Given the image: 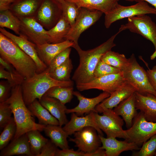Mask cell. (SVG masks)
I'll return each instance as SVG.
<instances>
[{
    "instance_id": "30",
    "label": "cell",
    "mask_w": 156,
    "mask_h": 156,
    "mask_svg": "<svg viewBox=\"0 0 156 156\" xmlns=\"http://www.w3.org/2000/svg\"><path fill=\"white\" fill-rule=\"evenodd\" d=\"M0 26L11 29L18 35L20 34V20L10 10L0 11Z\"/></svg>"
},
{
    "instance_id": "49",
    "label": "cell",
    "mask_w": 156,
    "mask_h": 156,
    "mask_svg": "<svg viewBox=\"0 0 156 156\" xmlns=\"http://www.w3.org/2000/svg\"><path fill=\"white\" fill-rule=\"evenodd\" d=\"M130 2H137L144 1L149 3L154 7L156 10V0H125Z\"/></svg>"
},
{
    "instance_id": "20",
    "label": "cell",
    "mask_w": 156,
    "mask_h": 156,
    "mask_svg": "<svg viewBox=\"0 0 156 156\" xmlns=\"http://www.w3.org/2000/svg\"><path fill=\"white\" fill-rule=\"evenodd\" d=\"M74 42L68 40L56 43H46L36 45V49L39 57L47 66L56 55L66 49L72 47Z\"/></svg>"
},
{
    "instance_id": "31",
    "label": "cell",
    "mask_w": 156,
    "mask_h": 156,
    "mask_svg": "<svg viewBox=\"0 0 156 156\" xmlns=\"http://www.w3.org/2000/svg\"><path fill=\"white\" fill-rule=\"evenodd\" d=\"M73 91V87L55 86L49 89L44 95L56 99L65 105L71 101Z\"/></svg>"
},
{
    "instance_id": "48",
    "label": "cell",
    "mask_w": 156,
    "mask_h": 156,
    "mask_svg": "<svg viewBox=\"0 0 156 156\" xmlns=\"http://www.w3.org/2000/svg\"><path fill=\"white\" fill-rule=\"evenodd\" d=\"M87 156H106L105 150L100 147L95 151L87 153Z\"/></svg>"
},
{
    "instance_id": "6",
    "label": "cell",
    "mask_w": 156,
    "mask_h": 156,
    "mask_svg": "<svg viewBox=\"0 0 156 156\" xmlns=\"http://www.w3.org/2000/svg\"><path fill=\"white\" fill-rule=\"evenodd\" d=\"M126 30L140 34L151 41L155 50L151 59L153 60L156 57V24L150 17L144 14L128 18L127 23L121 25L118 33Z\"/></svg>"
},
{
    "instance_id": "46",
    "label": "cell",
    "mask_w": 156,
    "mask_h": 156,
    "mask_svg": "<svg viewBox=\"0 0 156 156\" xmlns=\"http://www.w3.org/2000/svg\"><path fill=\"white\" fill-rule=\"evenodd\" d=\"M0 64L6 70L12 74L16 75H21L11 64L1 57Z\"/></svg>"
},
{
    "instance_id": "33",
    "label": "cell",
    "mask_w": 156,
    "mask_h": 156,
    "mask_svg": "<svg viewBox=\"0 0 156 156\" xmlns=\"http://www.w3.org/2000/svg\"><path fill=\"white\" fill-rule=\"evenodd\" d=\"M101 60L104 62L122 70L127 65L128 58L123 54L112 51H108L102 57Z\"/></svg>"
},
{
    "instance_id": "9",
    "label": "cell",
    "mask_w": 156,
    "mask_h": 156,
    "mask_svg": "<svg viewBox=\"0 0 156 156\" xmlns=\"http://www.w3.org/2000/svg\"><path fill=\"white\" fill-rule=\"evenodd\" d=\"M125 130L128 136L125 140L139 146L156 134V122L147 121L140 112L133 119L131 126Z\"/></svg>"
},
{
    "instance_id": "41",
    "label": "cell",
    "mask_w": 156,
    "mask_h": 156,
    "mask_svg": "<svg viewBox=\"0 0 156 156\" xmlns=\"http://www.w3.org/2000/svg\"><path fill=\"white\" fill-rule=\"evenodd\" d=\"M12 114L9 105L5 101L0 102V127L3 128L9 122Z\"/></svg>"
},
{
    "instance_id": "1",
    "label": "cell",
    "mask_w": 156,
    "mask_h": 156,
    "mask_svg": "<svg viewBox=\"0 0 156 156\" xmlns=\"http://www.w3.org/2000/svg\"><path fill=\"white\" fill-rule=\"evenodd\" d=\"M118 34L117 32L99 46L87 51L82 50L78 43H74L72 47L76 50L79 58V65L72 77L76 85L88 83L95 78L94 72L97 64L102 56L116 46L114 41Z\"/></svg>"
},
{
    "instance_id": "16",
    "label": "cell",
    "mask_w": 156,
    "mask_h": 156,
    "mask_svg": "<svg viewBox=\"0 0 156 156\" xmlns=\"http://www.w3.org/2000/svg\"><path fill=\"white\" fill-rule=\"evenodd\" d=\"M73 95L77 97L79 101V103L74 108L67 109L66 113H74L79 116H83L84 114H88L92 112H97L95 109L96 106L109 97L110 94L103 91L97 96L91 98L84 97L77 91H73Z\"/></svg>"
},
{
    "instance_id": "13",
    "label": "cell",
    "mask_w": 156,
    "mask_h": 156,
    "mask_svg": "<svg viewBox=\"0 0 156 156\" xmlns=\"http://www.w3.org/2000/svg\"><path fill=\"white\" fill-rule=\"evenodd\" d=\"M73 138L69 140L74 143L78 150L85 153L93 152L101 146L102 144L99 134L95 128L87 127L75 132Z\"/></svg>"
},
{
    "instance_id": "12",
    "label": "cell",
    "mask_w": 156,
    "mask_h": 156,
    "mask_svg": "<svg viewBox=\"0 0 156 156\" xmlns=\"http://www.w3.org/2000/svg\"><path fill=\"white\" fill-rule=\"evenodd\" d=\"M62 12V4L57 0H43L34 16L44 27L50 29L57 22Z\"/></svg>"
},
{
    "instance_id": "50",
    "label": "cell",
    "mask_w": 156,
    "mask_h": 156,
    "mask_svg": "<svg viewBox=\"0 0 156 156\" xmlns=\"http://www.w3.org/2000/svg\"><path fill=\"white\" fill-rule=\"evenodd\" d=\"M62 4L65 0H56Z\"/></svg>"
},
{
    "instance_id": "3",
    "label": "cell",
    "mask_w": 156,
    "mask_h": 156,
    "mask_svg": "<svg viewBox=\"0 0 156 156\" xmlns=\"http://www.w3.org/2000/svg\"><path fill=\"white\" fill-rule=\"evenodd\" d=\"M0 57L11 64L25 79L37 73L33 59L12 40L0 33Z\"/></svg>"
},
{
    "instance_id": "8",
    "label": "cell",
    "mask_w": 156,
    "mask_h": 156,
    "mask_svg": "<svg viewBox=\"0 0 156 156\" xmlns=\"http://www.w3.org/2000/svg\"><path fill=\"white\" fill-rule=\"evenodd\" d=\"M102 113V115H100L98 113L94 112L97 125L106 134L107 137L127 139V135L122 128L124 124L123 119L113 109H105Z\"/></svg>"
},
{
    "instance_id": "47",
    "label": "cell",
    "mask_w": 156,
    "mask_h": 156,
    "mask_svg": "<svg viewBox=\"0 0 156 156\" xmlns=\"http://www.w3.org/2000/svg\"><path fill=\"white\" fill-rule=\"evenodd\" d=\"M17 0H0V11L9 10L12 4Z\"/></svg>"
},
{
    "instance_id": "51",
    "label": "cell",
    "mask_w": 156,
    "mask_h": 156,
    "mask_svg": "<svg viewBox=\"0 0 156 156\" xmlns=\"http://www.w3.org/2000/svg\"><path fill=\"white\" fill-rule=\"evenodd\" d=\"M155 156H156V151H155V155H154Z\"/></svg>"
},
{
    "instance_id": "10",
    "label": "cell",
    "mask_w": 156,
    "mask_h": 156,
    "mask_svg": "<svg viewBox=\"0 0 156 156\" xmlns=\"http://www.w3.org/2000/svg\"><path fill=\"white\" fill-rule=\"evenodd\" d=\"M127 84L121 71L95 78L87 83L77 84L76 88L80 91L96 89L110 94Z\"/></svg>"
},
{
    "instance_id": "34",
    "label": "cell",
    "mask_w": 156,
    "mask_h": 156,
    "mask_svg": "<svg viewBox=\"0 0 156 156\" xmlns=\"http://www.w3.org/2000/svg\"><path fill=\"white\" fill-rule=\"evenodd\" d=\"M73 68L71 59L69 58L53 71L49 73L50 75L52 78L59 81H70V73Z\"/></svg>"
},
{
    "instance_id": "11",
    "label": "cell",
    "mask_w": 156,
    "mask_h": 156,
    "mask_svg": "<svg viewBox=\"0 0 156 156\" xmlns=\"http://www.w3.org/2000/svg\"><path fill=\"white\" fill-rule=\"evenodd\" d=\"M103 13L97 10L80 8L75 22L71 27L65 40L78 43V39L82 33L97 21Z\"/></svg>"
},
{
    "instance_id": "43",
    "label": "cell",
    "mask_w": 156,
    "mask_h": 156,
    "mask_svg": "<svg viewBox=\"0 0 156 156\" xmlns=\"http://www.w3.org/2000/svg\"><path fill=\"white\" fill-rule=\"evenodd\" d=\"M58 147L51 141L49 140L42 148L38 156H56Z\"/></svg>"
},
{
    "instance_id": "35",
    "label": "cell",
    "mask_w": 156,
    "mask_h": 156,
    "mask_svg": "<svg viewBox=\"0 0 156 156\" xmlns=\"http://www.w3.org/2000/svg\"><path fill=\"white\" fill-rule=\"evenodd\" d=\"M61 4L62 15L71 27L74 24L78 16L80 8L74 3L66 0H65Z\"/></svg>"
},
{
    "instance_id": "22",
    "label": "cell",
    "mask_w": 156,
    "mask_h": 156,
    "mask_svg": "<svg viewBox=\"0 0 156 156\" xmlns=\"http://www.w3.org/2000/svg\"><path fill=\"white\" fill-rule=\"evenodd\" d=\"M135 92L120 102L113 109L125 121L127 129L132 126L134 118L138 114L135 106Z\"/></svg>"
},
{
    "instance_id": "37",
    "label": "cell",
    "mask_w": 156,
    "mask_h": 156,
    "mask_svg": "<svg viewBox=\"0 0 156 156\" xmlns=\"http://www.w3.org/2000/svg\"><path fill=\"white\" fill-rule=\"evenodd\" d=\"M156 151V134L144 142L138 151L134 152L135 156H152Z\"/></svg>"
},
{
    "instance_id": "18",
    "label": "cell",
    "mask_w": 156,
    "mask_h": 156,
    "mask_svg": "<svg viewBox=\"0 0 156 156\" xmlns=\"http://www.w3.org/2000/svg\"><path fill=\"white\" fill-rule=\"evenodd\" d=\"M102 146L105 151L106 156H118L122 153L128 151L139 150L140 148L133 142L125 140L119 141L114 138L104 137L99 134Z\"/></svg>"
},
{
    "instance_id": "45",
    "label": "cell",
    "mask_w": 156,
    "mask_h": 156,
    "mask_svg": "<svg viewBox=\"0 0 156 156\" xmlns=\"http://www.w3.org/2000/svg\"><path fill=\"white\" fill-rule=\"evenodd\" d=\"M146 71L150 83L156 91V65L151 69L148 68Z\"/></svg>"
},
{
    "instance_id": "38",
    "label": "cell",
    "mask_w": 156,
    "mask_h": 156,
    "mask_svg": "<svg viewBox=\"0 0 156 156\" xmlns=\"http://www.w3.org/2000/svg\"><path fill=\"white\" fill-rule=\"evenodd\" d=\"M122 71L120 69L109 65L101 60L97 64L94 72L95 78L108 75L119 73Z\"/></svg>"
},
{
    "instance_id": "32",
    "label": "cell",
    "mask_w": 156,
    "mask_h": 156,
    "mask_svg": "<svg viewBox=\"0 0 156 156\" xmlns=\"http://www.w3.org/2000/svg\"><path fill=\"white\" fill-rule=\"evenodd\" d=\"M40 131L34 130L26 133L33 156H38L42 148L49 140L43 137Z\"/></svg>"
},
{
    "instance_id": "36",
    "label": "cell",
    "mask_w": 156,
    "mask_h": 156,
    "mask_svg": "<svg viewBox=\"0 0 156 156\" xmlns=\"http://www.w3.org/2000/svg\"><path fill=\"white\" fill-rule=\"evenodd\" d=\"M16 130V126L14 117L3 128L0 135V150H1L8 144L14 138Z\"/></svg>"
},
{
    "instance_id": "19",
    "label": "cell",
    "mask_w": 156,
    "mask_h": 156,
    "mask_svg": "<svg viewBox=\"0 0 156 156\" xmlns=\"http://www.w3.org/2000/svg\"><path fill=\"white\" fill-rule=\"evenodd\" d=\"M135 92L133 87L127 84L110 93L109 97L96 106V110L97 113H102L105 109H113Z\"/></svg>"
},
{
    "instance_id": "21",
    "label": "cell",
    "mask_w": 156,
    "mask_h": 156,
    "mask_svg": "<svg viewBox=\"0 0 156 156\" xmlns=\"http://www.w3.org/2000/svg\"><path fill=\"white\" fill-rule=\"evenodd\" d=\"M135 106L148 121L156 122V96L148 93L142 95L135 92Z\"/></svg>"
},
{
    "instance_id": "39",
    "label": "cell",
    "mask_w": 156,
    "mask_h": 156,
    "mask_svg": "<svg viewBox=\"0 0 156 156\" xmlns=\"http://www.w3.org/2000/svg\"><path fill=\"white\" fill-rule=\"evenodd\" d=\"M0 78L6 79L12 88L21 85L25 79L21 75H16L12 74L1 65H0Z\"/></svg>"
},
{
    "instance_id": "24",
    "label": "cell",
    "mask_w": 156,
    "mask_h": 156,
    "mask_svg": "<svg viewBox=\"0 0 156 156\" xmlns=\"http://www.w3.org/2000/svg\"><path fill=\"white\" fill-rule=\"evenodd\" d=\"M1 151L0 156L20 155L33 156L26 133L15 140H12L10 143Z\"/></svg>"
},
{
    "instance_id": "42",
    "label": "cell",
    "mask_w": 156,
    "mask_h": 156,
    "mask_svg": "<svg viewBox=\"0 0 156 156\" xmlns=\"http://www.w3.org/2000/svg\"><path fill=\"white\" fill-rule=\"evenodd\" d=\"M12 88L7 80L0 81V102L5 101L10 97Z\"/></svg>"
},
{
    "instance_id": "7",
    "label": "cell",
    "mask_w": 156,
    "mask_h": 156,
    "mask_svg": "<svg viewBox=\"0 0 156 156\" xmlns=\"http://www.w3.org/2000/svg\"><path fill=\"white\" fill-rule=\"evenodd\" d=\"M156 14V10L145 1L138 2L129 6H123L118 3L109 13L105 14L104 25L108 28L115 22L125 18L140 15Z\"/></svg>"
},
{
    "instance_id": "14",
    "label": "cell",
    "mask_w": 156,
    "mask_h": 156,
    "mask_svg": "<svg viewBox=\"0 0 156 156\" xmlns=\"http://www.w3.org/2000/svg\"><path fill=\"white\" fill-rule=\"evenodd\" d=\"M19 18L21 21L20 34L37 45L50 43L47 30L34 16Z\"/></svg>"
},
{
    "instance_id": "2",
    "label": "cell",
    "mask_w": 156,
    "mask_h": 156,
    "mask_svg": "<svg viewBox=\"0 0 156 156\" xmlns=\"http://www.w3.org/2000/svg\"><path fill=\"white\" fill-rule=\"evenodd\" d=\"M5 101L12 110L16 126V131L12 140L17 139L31 130L43 131L46 125L36 123L34 115L26 107L23 99L21 85L12 88L10 96Z\"/></svg>"
},
{
    "instance_id": "23",
    "label": "cell",
    "mask_w": 156,
    "mask_h": 156,
    "mask_svg": "<svg viewBox=\"0 0 156 156\" xmlns=\"http://www.w3.org/2000/svg\"><path fill=\"white\" fill-rule=\"evenodd\" d=\"M39 101L58 120L60 126L62 127L68 122L66 114V111L67 108L65 105L58 100L43 95Z\"/></svg>"
},
{
    "instance_id": "27",
    "label": "cell",
    "mask_w": 156,
    "mask_h": 156,
    "mask_svg": "<svg viewBox=\"0 0 156 156\" xmlns=\"http://www.w3.org/2000/svg\"><path fill=\"white\" fill-rule=\"evenodd\" d=\"M28 106V108L38 120L39 124L47 125H59L58 120L40 103L37 99L35 100Z\"/></svg>"
},
{
    "instance_id": "4",
    "label": "cell",
    "mask_w": 156,
    "mask_h": 156,
    "mask_svg": "<svg viewBox=\"0 0 156 156\" xmlns=\"http://www.w3.org/2000/svg\"><path fill=\"white\" fill-rule=\"evenodd\" d=\"M73 82L59 81L50 76L48 68L43 71L36 73L32 77L24 80L21 85L23 99L28 105L36 99L40 100L51 88L55 86L73 87Z\"/></svg>"
},
{
    "instance_id": "17",
    "label": "cell",
    "mask_w": 156,
    "mask_h": 156,
    "mask_svg": "<svg viewBox=\"0 0 156 156\" xmlns=\"http://www.w3.org/2000/svg\"><path fill=\"white\" fill-rule=\"evenodd\" d=\"M89 126L93 127L99 134L103 136L102 131L97 125L94 112H93L82 117L79 116L74 113H72L70 120L62 128L69 136L84 127Z\"/></svg>"
},
{
    "instance_id": "15",
    "label": "cell",
    "mask_w": 156,
    "mask_h": 156,
    "mask_svg": "<svg viewBox=\"0 0 156 156\" xmlns=\"http://www.w3.org/2000/svg\"><path fill=\"white\" fill-rule=\"evenodd\" d=\"M0 32L14 42L24 52L34 61L36 66L37 73L42 72L47 68V66L40 59L36 49V45L29 40L24 35L20 34L16 36L6 30L0 28Z\"/></svg>"
},
{
    "instance_id": "40",
    "label": "cell",
    "mask_w": 156,
    "mask_h": 156,
    "mask_svg": "<svg viewBox=\"0 0 156 156\" xmlns=\"http://www.w3.org/2000/svg\"><path fill=\"white\" fill-rule=\"evenodd\" d=\"M71 51V47L67 48L54 57L47 67L49 73L53 71L69 58Z\"/></svg>"
},
{
    "instance_id": "44",
    "label": "cell",
    "mask_w": 156,
    "mask_h": 156,
    "mask_svg": "<svg viewBox=\"0 0 156 156\" xmlns=\"http://www.w3.org/2000/svg\"><path fill=\"white\" fill-rule=\"evenodd\" d=\"M56 156H86V153L73 149H58Z\"/></svg>"
},
{
    "instance_id": "5",
    "label": "cell",
    "mask_w": 156,
    "mask_h": 156,
    "mask_svg": "<svg viewBox=\"0 0 156 156\" xmlns=\"http://www.w3.org/2000/svg\"><path fill=\"white\" fill-rule=\"evenodd\" d=\"M128 59V64L122 70L128 83L141 94L149 93L156 96V91L150 83L146 71L138 64L134 54H132Z\"/></svg>"
},
{
    "instance_id": "25",
    "label": "cell",
    "mask_w": 156,
    "mask_h": 156,
    "mask_svg": "<svg viewBox=\"0 0 156 156\" xmlns=\"http://www.w3.org/2000/svg\"><path fill=\"white\" fill-rule=\"evenodd\" d=\"M43 0H17L10 9L18 18L34 16Z\"/></svg>"
},
{
    "instance_id": "29",
    "label": "cell",
    "mask_w": 156,
    "mask_h": 156,
    "mask_svg": "<svg viewBox=\"0 0 156 156\" xmlns=\"http://www.w3.org/2000/svg\"><path fill=\"white\" fill-rule=\"evenodd\" d=\"M71 26L62 15L56 25L47 30L50 43H60L65 40Z\"/></svg>"
},
{
    "instance_id": "26",
    "label": "cell",
    "mask_w": 156,
    "mask_h": 156,
    "mask_svg": "<svg viewBox=\"0 0 156 156\" xmlns=\"http://www.w3.org/2000/svg\"><path fill=\"white\" fill-rule=\"evenodd\" d=\"M74 3L79 8L97 10L105 14L110 12L120 0H66Z\"/></svg>"
},
{
    "instance_id": "28",
    "label": "cell",
    "mask_w": 156,
    "mask_h": 156,
    "mask_svg": "<svg viewBox=\"0 0 156 156\" xmlns=\"http://www.w3.org/2000/svg\"><path fill=\"white\" fill-rule=\"evenodd\" d=\"M45 135L58 147L64 150L69 148L67 138L68 135L62 126L47 125L44 130Z\"/></svg>"
}]
</instances>
